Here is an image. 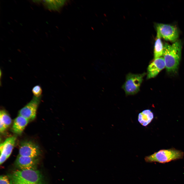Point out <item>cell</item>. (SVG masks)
<instances>
[{
	"instance_id": "obj_11",
	"label": "cell",
	"mask_w": 184,
	"mask_h": 184,
	"mask_svg": "<svg viewBox=\"0 0 184 184\" xmlns=\"http://www.w3.org/2000/svg\"><path fill=\"white\" fill-rule=\"evenodd\" d=\"M29 121L27 119L19 115L14 121L12 129L13 132L16 134L20 135Z\"/></svg>"
},
{
	"instance_id": "obj_17",
	"label": "cell",
	"mask_w": 184,
	"mask_h": 184,
	"mask_svg": "<svg viewBox=\"0 0 184 184\" xmlns=\"http://www.w3.org/2000/svg\"><path fill=\"white\" fill-rule=\"evenodd\" d=\"M0 184H10L8 177L5 175L1 176L0 177Z\"/></svg>"
},
{
	"instance_id": "obj_7",
	"label": "cell",
	"mask_w": 184,
	"mask_h": 184,
	"mask_svg": "<svg viewBox=\"0 0 184 184\" xmlns=\"http://www.w3.org/2000/svg\"><path fill=\"white\" fill-rule=\"evenodd\" d=\"M38 146L31 141H25L20 144L19 155L22 156L36 158L40 154Z\"/></svg>"
},
{
	"instance_id": "obj_13",
	"label": "cell",
	"mask_w": 184,
	"mask_h": 184,
	"mask_svg": "<svg viewBox=\"0 0 184 184\" xmlns=\"http://www.w3.org/2000/svg\"><path fill=\"white\" fill-rule=\"evenodd\" d=\"M65 0L43 1V3L45 7L49 10H58L64 4Z\"/></svg>"
},
{
	"instance_id": "obj_1",
	"label": "cell",
	"mask_w": 184,
	"mask_h": 184,
	"mask_svg": "<svg viewBox=\"0 0 184 184\" xmlns=\"http://www.w3.org/2000/svg\"><path fill=\"white\" fill-rule=\"evenodd\" d=\"M182 45L177 41L172 44L165 43L164 45L163 58L167 71L174 73L177 71L181 58Z\"/></svg>"
},
{
	"instance_id": "obj_5",
	"label": "cell",
	"mask_w": 184,
	"mask_h": 184,
	"mask_svg": "<svg viewBox=\"0 0 184 184\" xmlns=\"http://www.w3.org/2000/svg\"><path fill=\"white\" fill-rule=\"evenodd\" d=\"M157 34L166 40L171 42L176 41L178 37V32L175 27L161 23L156 25Z\"/></svg>"
},
{
	"instance_id": "obj_2",
	"label": "cell",
	"mask_w": 184,
	"mask_h": 184,
	"mask_svg": "<svg viewBox=\"0 0 184 184\" xmlns=\"http://www.w3.org/2000/svg\"><path fill=\"white\" fill-rule=\"evenodd\" d=\"M8 177L10 184H45L41 172L35 169L16 170Z\"/></svg>"
},
{
	"instance_id": "obj_16",
	"label": "cell",
	"mask_w": 184,
	"mask_h": 184,
	"mask_svg": "<svg viewBox=\"0 0 184 184\" xmlns=\"http://www.w3.org/2000/svg\"><path fill=\"white\" fill-rule=\"evenodd\" d=\"M32 92L34 96L39 97L41 96L42 90L40 86L37 85L34 86L32 89Z\"/></svg>"
},
{
	"instance_id": "obj_9",
	"label": "cell",
	"mask_w": 184,
	"mask_h": 184,
	"mask_svg": "<svg viewBox=\"0 0 184 184\" xmlns=\"http://www.w3.org/2000/svg\"><path fill=\"white\" fill-rule=\"evenodd\" d=\"M16 137L13 136L7 138L5 141L0 144V158L6 160L11 154L14 147Z\"/></svg>"
},
{
	"instance_id": "obj_6",
	"label": "cell",
	"mask_w": 184,
	"mask_h": 184,
	"mask_svg": "<svg viewBox=\"0 0 184 184\" xmlns=\"http://www.w3.org/2000/svg\"><path fill=\"white\" fill-rule=\"evenodd\" d=\"M41 97H37L33 96L30 101L19 110V115L29 121L34 119L36 117L37 109Z\"/></svg>"
},
{
	"instance_id": "obj_14",
	"label": "cell",
	"mask_w": 184,
	"mask_h": 184,
	"mask_svg": "<svg viewBox=\"0 0 184 184\" xmlns=\"http://www.w3.org/2000/svg\"><path fill=\"white\" fill-rule=\"evenodd\" d=\"M164 49V45L161 40V37L159 35L157 34L154 47V59L161 57L163 55Z\"/></svg>"
},
{
	"instance_id": "obj_12",
	"label": "cell",
	"mask_w": 184,
	"mask_h": 184,
	"mask_svg": "<svg viewBox=\"0 0 184 184\" xmlns=\"http://www.w3.org/2000/svg\"><path fill=\"white\" fill-rule=\"evenodd\" d=\"M154 117L153 113L151 110H144L139 114L138 121L142 125L146 126L151 122Z\"/></svg>"
},
{
	"instance_id": "obj_3",
	"label": "cell",
	"mask_w": 184,
	"mask_h": 184,
	"mask_svg": "<svg viewBox=\"0 0 184 184\" xmlns=\"http://www.w3.org/2000/svg\"><path fill=\"white\" fill-rule=\"evenodd\" d=\"M184 155V153L182 151L171 148L161 150L151 155L145 156L144 159L147 163L157 162L164 163L181 159Z\"/></svg>"
},
{
	"instance_id": "obj_15",
	"label": "cell",
	"mask_w": 184,
	"mask_h": 184,
	"mask_svg": "<svg viewBox=\"0 0 184 184\" xmlns=\"http://www.w3.org/2000/svg\"><path fill=\"white\" fill-rule=\"evenodd\" d=\"M0 122L3 124L6 128L10 126L12 123L10 117L4 110H1L0 112Z\"/></svg>"
},
{
	"instance_id": "obj_8",
	"label": "cell",
	"mask_w": 184,
	"mask_h": 184,
	"mask_svg": "<svg viewBox=\"0 0 184 184\" xmlns=\"http://www.w3.org/2000/svg\"><path fill=\"white\" fill-rule=\"evenodd\" d=\"M165 67V64L163 57L154 59L148 67L147 79L155 77Z\"/></svg>"
},
{
	"instance_id": "obj_4",
	"label": "cell",
	"mask_w": 184,
	"mask_h": 184,
	"mask_svg": "<svg viewBox=\"0 0 184 184\" xmlns=\"http://www.w3.org/2000/svg\"><path fill=\"white\" fill-rule=\"evenodd\" d=\"M146 74L144 72L139 74L129 73L127 75L125 82L122 87L126 95H134L139 91L143 78Z\"/></svg>"
},
{
	"instance_id": "obj_10",
	"label": "cell",
	"mask_w": 184,
	"mask_h": 184,
	"mask_svg": "<svg viewBox=\"0 0 184 184\" xmlns=\"http://www.w3.org/2000/svg\"><path fill=\"white\" fill-rule=\"evenodd\" d=\"M37 163L36 158L18 156L15 162L16 166L21 170L35 169Z\"/></svg>"
}]
</instances>
